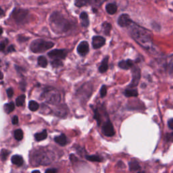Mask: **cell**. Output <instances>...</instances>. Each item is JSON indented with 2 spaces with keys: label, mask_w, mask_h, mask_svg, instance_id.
I'll return each instance as SVG.
<instances>
[{
  "label": "cell",
  "mask_w": 173,
  "mask_h": 173,
  "mask_svg": "<svg viewBox=\"0 0 173 173\" xmlns=\"http://www.w3.org/2000/svg\"><path fill=\"white\" fill-rule=\"evenodd\" d=\"M129 27H131L130 31L133 39L142 47L149 48L151 45V38L149 32L145 29L138 27L133 22Z\"/></svg>",
  "instance_id": "cell-1"
},
{
  "label": "cell",
  "mask_w": 173,
  "mask_h": 173,
  "mask_svg": "<svg viewBox=\"0 0 173 173\" xmlns=\"http://www.w3.org/2000/svg\"><path fill=\"white\" fill-rule=\"evenodd\" d=\"M50 22L52 29L55 31L65 32L70 29V24L62 15L59 12H53L50 18Z\"/></svg>",
  "instance_id": "cell-2"
},
{
  "label": "cell",
  "mask_w": 173,
  "mask_h": 173,
  "mask_svg": "<svg viewBox=\"0 0 173 173\" xmlns=\"http://www.w3.org/2000/svg\"><path fill=\"white\" fill-rule=\"evenodd\" d=\"M54 46V43L43 39H36L31 43L30 48L34 53H42Z\"/></svg>",
  "instance_id": "cell-3"
},
{
  "label": "cell",
  "mask_w": 173,
  "mask_h": 173,
  "mask_svg": "<svg viewBox=\"0 0 173 173\" xmlns=\"http://www.w3.org/2000/svg\"><path fill=\"white\" fill-rule=\"evenodd\" d=\"M43 97L46 102L50 104H53V105L58 104L61 99L60 94L55 89L47 90L43 94Z\"/></svg>",
  "instance_id": "cell-4"
},
{
  "label": "cell",
  "mask_w": 173,
  "mask_h": 173,
  "mask_svg": "<svg viewBox=\"0 0 173 173\" xmlns=\"http://www.w3.org/2000/svg\"><path fill=\"white\" fill-rule=\"evenodd\" d=\"M12 17L14 19L15 22L17 24H24V23L27 22V18L29 16V12L27 10L23 9H17L14 10L13 12H12Z\"/></svg>",
  "instance_id": "cell-5"
},
{
  "label": "cell",
  "mask_w": 173,
  "mask_h": 173,
  "mask_svg": "<svg viewBox=\"0 0 173 173\" xmlns=\"http://www.w3.org/2000/svg\"><path fill=\"white\" fill-rule=\"evenodd\" d=\"M53 160V153L50 152H44L40 153L39 157H37V162L43 165H48Z\"/></svg>",
  "instance_id": "cell-6"
},
{
  "label": "cell",
  "mask_w": 173,
  "mask_h": 173,
  "mask_svg": "<svg viewBox=\"0 0 173 173\" xmlns=\"http://www.w3.org/2000/svg\"><path fill=\"white\" fill-rule=\"evenodd\" d=\"M48 56L53 59H64L67 57V52L65 50H53L48 53Z\"/></svg>",
  "instance_id": "cell-7"
},
{
  "label": "cell",
  "mask_w": 173,
  "mask_h": 173,
  "mask_svg": "<svg viewBox=\"0 0 173 173\" xmlns=\"http://www.w3.org/2000/svg\"><path fill=\"white\" fill-rule=\"evenodd\" d=\"M102 133L104 134V135L106 137H113L115 134V131L114 129V127H113L112 124L111 123L110 120L106 122V123H104V125L102 127Z\"/></svg>",
  "instance_id": "cell-8"
},
{
  "label": "cell",
  "mask_w": 173,
  "mask_h": 173,
  "mask_svg": "<svg viewBox=\"0 0 173 173\" xmlns=\"http://www.w3.org/2000/svg\"><path fill=\"white\" fill-rule=\"evenodd\" d=\"M133 78H132V81L131 84L129 85L130 87H135L138 85L139 82L140 78H141V71L140 69L137 67H135L133 68Z\"/></svg>",
  "instance_id": "cell-9"
},
{
  "label": "cell",
  "mask_w": 173,
  "mask_h": 173,
  "mask_svg": "<svg viewBox=\"0 0 173 173\" xmlns=\"http://www.w3.org/2000/svg\"><path fill=\"white\" fill-rule=\"evenodd\" d=\"M133 22L128 14H124L120 15L118 19V24L121 27H129L130 25Z\"/></svg>",
  "instance_id": "cell-10"
},
{
  "label": "cell",
  "mask_w": 173,
  "mask_h": 173,
  "mask_svg": "<svg viewBox=\"0 0 173 173\" xmlns=\"http://www.w3.org/2000/svg\"><path fill=\"white\" fill-rule=\"evenodd\" d=\"M106 40L104 37L100 36H95L93 37L92 46L94 49H99L105 45Z\"/></svg>",
  "instance_id": "cell-11"
},
{
  "label": "cell",
  "mask_w": 173,
  "mask_h": 173,
  "mask_svg": "<svg viewBox=\"0 0 173 173\" xmlns=\"http://www.w3.org/2000/svg\"><path fill=\"white\" fill-rule=\"evenodd\" d=\"M77 52L81 55H85L89 52V44L87 41H83L78 45Z\"/></svg>",
  "instance_id": "cell-12"
},
{
  "label": "cell",
  "mask_w": 173,
  "mask_h": 173,
  "mask_svg": "<svg viewBox=\"0 0 173 173\" xmlns=\"http://www.w3.org/2000/svg\"><path fill=\"white\" fill-rule=\"evenodd\" d=\"M133 63L131 60H123L119 62L118 66L119 67L123 68V69L125 70H127L131 68L132 67H133Z\"/></svg>",
  "instance_id": "cell-13"
},
{
  "label": "cell",
  "mask_w": 173,
  "mask_h": 173,
  "mask_svg": "<svg viewBox=\"0 0 173 173\" xmlns=\"http://www.w3.org/2000/svg\"><path fill=\"white\" fill-rule=\"evenodd\" d=\"M54 140L57 144H59L60 146H64L67 143V137H66L64 134H62L60 136L55 137Z\"/></svg>",
  "instance_id": "cell-14"
},
{
  "label": "cell",
  "mask_w": 173,
  "mask_h": 173,
  "mask_svg": "<svg viewBox=\"0 0 173 173\" xmlns=\"http://www.w3.org/2000/svg\"><path fill=\"white\" fill-rule=\"evenodd\" d=\"M80 19L81 21V25L83 27H87L89 25V20L88 18V15L86 12H83L80 15Z\"/></svg>",
  "instance_id": "cell-15"
},
{
  "label": "cell",
  "mask_w": 173,
  "mask_h": 173,
  "mask_svg": "<svg viewBox=\"0 0 173 173\" xmlns=\"http://www.w3.org/2000/svg\"><path fill=\"white\" fill-rule=\"evenodd\" d=\"M108 69V57H105L102 62L101 65L99 68V71L101 73H104Z\"/></svg>",
  "instance_id": "cell-16"
},
{
  "label": "cell",
  "mask_w": 173,
  "mask_h": 173,
  "mask_svg": "<svg viewBox=\"0 0 173 173\" xmlns=\"http://www.w3.org/2000/svg\"><path fill=\"white\" fill-rule=\"evenodd\" d=\"M12 162L15 165L18 166H21L23 164V159L20 155H15L12 157Z\"/></svg>",
  "instance_id": "cell-17"
},
{
  "label": "cell",
  "mask_w": 173,
  "mask_h": 173,
  "mask_svg": "<svg viewBox=\"0 0 173 173\" xmlns=\"http://www.w3.org/2000/svg\"><path fill=\"white\" fill-rule=\"evenodd\" d=\"M124 95L127 97H137L138 95V91L134 89H127L124 92Z\"/></svg>",
  "instance_id": "cell-18"
},
{
  "label": "cell",
  "mask_w": 173,
  "mask_h": 173,
  "mask_svg": "<svg viewBox=\"0 0 173 173\" xmlns=\"http://www.w3.org/2000/svg\"><path fill=\"white\" fill-rule=\"evenodd\" d=\"M106 10L108 14H114L117 11V6L114 4H108L106 6Z\"/></svg>",
  "instance_id": "cell-19"
},
{
  "label": "cell",
  "mask_w": 173,
  "mask_h": 173,
  "mask_svg": "<svg viewBox=\"0 0 173 173\" xmlns=\"http://www.w3.org/2000/svg\"><path fill=\"white\" fill-rule=\"evenodd\" d=\"M47 137H48V133H47L46 130H44L41 133L35 134V138L37 141H41L46 139Z\"/></svg>",
  "instance_id": "cell-20"
},
{
  "label": "cell",
  "mask_w": 173,
  "mask_h": 173,
  "mask_svg": "<svg viewBox=\"0 0 173 173\" xmlns=\"http://www.w3.org/2000/svg\"><path fill=\"white\" fill-rule=\"evenodd\" d=\"M4 111L7 113V114H10V113H11L12 111L14 110L15 108V106L14 103H8V104H6L4 105Z\"/></svg>",
  "instance_id": "cell-21"
},
{
  "label": "cell",
  "mask_w": 173,
  "mask_h": 173,
  "mask_svg": "<svg viewBox=\"0 0 173 173\" xmlns=\"http://www.w3.org/2000/svg\"><path fill=\"white\" fill-rule=\"evenodd\" d=\"M48 60H47L44 56H39L38 57V64L41 67L46 68L48 66Z\"/></svg>",
  "instance_id": "cell-22"
},
{
  "label": "cell",
  "mask_w": 173,
  "mask_h": 173,
  "mask_svg": "<svg viewBox=\"0 0 173 173\" xmlns=\"http://www.w3.org/2000/svg\"><path fill=\"white\" fill-rule=\"evenodd\" d=\"M39 108V104L35 101H31L29 104V108L30 110L33 111V112H35L37 111Z\"/></svg>",
  "instance_id": "cell-23"
},
{
  "label": "cell",
  "mask_w": 173,
  "mask_h": 173,
  "mask_svg": "<svg viewBox=\"0 0 173 173\" xmlns=\"http://www.w3.org/2000/svg\"><path fill=\"white\" fill-rule=\"evenodd\" d=\"M129 168L131 170H133V171H134V170H138L140 169L139 164L138 162L136 161H132L131 162H129Z\"/></svg>",
  "instance_id": "cell-24"
},
{
  "label": "cell",
  "mask_w": 173,
  "mask_h": 173,
  "mask_svg": "<svg viewBox=\"0 0 173 173\" xmlns=\"http://www.w3.org/2000/svg\"><path fill=\"white\" fill-rule=\"evenodd\" d=\"M86 159L87 160H89V161H91V162H102V160L101 158L99 156H98V155H87L86 156Z\"/></svg>",
  "instance_id": "cell-25"
},
{
  "label": "cell",
  "mask_w": 173,
  "mask_h": 173,
  "mask_svg": "<svg viewBox=\"0 0 173 173\" xmlns=\"http://www.w3.org/2000/svg\"><path fill=\"white\" fill-rule=\"evenodd\" d=\"M25 98H26V97H25V95H22L19 96V97L17 98L16 100V106L18 107L23 106V104H24L25 102Z\"/></svg>",
  "instance_id": "cell-26"
},
{
  "label": "cell",
  "mask_w": 173,
  "mask_h": 173,
  "mask_svg": "<svg viewBox=\"0 0 173 173\" xmlns=\"http://www.w3.org/2000/svg\"><path fill=\"white\" fill-rule=\"evenodd\" d=\"M14 137L16 140L21 141L23 138V132L21 129H18L14 132Z\"/></svg>",
  "instance_id": "cell-27"
},
{
  "label": "cell",
  "mask_w": 173,
  "mask_h": 173,
  "mask_svg": "<svg viewBox=\"0 0 173 173\" xmlns=\"http://www.w3.org/2000/svg\"><path fill=\"white\" fill-rule=\"evenodd\" d=\"M102 27H103L104 33H105L106 35H108L109 33H110L111 31V29H112V27H111L110 24H109L108 22H104L103 25H102Z\"/></svg>",
  "instance_id": "cell-28"
},
{
  "label": "cell",
  "mask_w": 173,
  "mask_h": 173,
  "mask_svg": "<svg viewBox=\"0 0 173 173\" xmlns=\"http://www.w3.org/2000/svg\"><path fill=\"white\" fill-rule=\"evenodd\" d=\"M87 3H88L87 0H75V2H74L75 6L76 7H78V8L86 6Z\"/></svg>",
  "instance_id": "cell-29"
},
{
  "label": "cell",
  "mask_w": 173,
  "mask_h": 173,
  "mask_svg": "<svg viewBox=\"0 0 173 173\" xmlns=\"http://www.w3.org/2000/svg\"><path fill=\"white\" fill-rule=\"evenodd\" d=\"M10 154V151L6 150V149H2L1 151V160L4 161L7 159V158L8 157V155Z\"/></svg>",
  "instance_id": "cell-30"
},
{
  "label": "cell",
  "mask_w": 173,
  "mask_h": 173,
  "mask_svg": "<svg viewBox=\"0 0 173 173\" xmlns=\"http://www.w3.org/2000/svg\"><path fill=\"white\" fill-rule=\"evenodd\" d=\"M62 64H63L62 62L60 60H59V59H55L54 60H53L52 62V67H55V68L61 67V66H62Z\"/></svg>",
  "instance_id": "cell-31"
},
{
  "label": "cell",
  "mask_w": 173,
  "mask_h": 173,
  "mask_svg": "<svg viewBox=\"0 0 173 173\" xmlns=\"http://www.w3.org/2000/svg\"><path fill=\"white\" fill-rule=\"evenodd\" d=\"M106 94H107V88L105 85H103V86L102 87L101 89H100V96H101V97L103 98L106 95Z\"/></svg>",
  "instance_id": "cell-32"
},
{
  "label": "cell",
  "mask_w": 173,
  "mask_h": 173,
  "mask_svg": "<svg viewBox=\"0 0 173 173\" xmlns=\"http://www.w3.org/2000/svg\"><path fill=\"white\" fill-rule=\"evenodd\" d=\"M94 118L97 121L98 124H99L100 122H101V118H100V114L99 112L97 110H94Z\"/></svg>",
  "instance_id": "cell-33"
},
{
  "label": "cell",
  "mask_w": 173,
  "mask_h": 173,
  "mask_svg": "<svg viewBox=\"0 0 173 173\" xmlns=\"http://www.w3.org/2000/svg\"><path fill=\"white\" fill-rule=\"evenodd\" d=\"M101 0H87V1L89 4H93V5H101L102 2H100Z\"/></svg>",
  "instance_id": "cell-34"
},
{
  "label": "cell",
  "mask_w": 173,
  "mask_h": 173,
  "mask_svg": "<svg viewBox=\"0 0 173 173\" xmlns=\"http://www.w3.org/2000/svg\"><path fill=\"white\" fill-rule=\"evenodd\" d=\"M7 95H8V97L9 98H11L12 97V96L14 95V91L13 89L12 88H9L7 89Z\"/></svg>",
  "instance_id": "cell-35"
},
{
  "label": "cell",
  "mask_w": 173,
  "mask_h": 173,
  "mask_svg": "<svg viewBox=\"0 0 173 173\" xmlns=\"http://www.w3.org/2000/svg\"><path fill=\"white\" fill-rule=\"evenodd\" d=\"M8 42V41H4L1 42V43H0V51H4V49L6 48V43Z\"/></svg>",
  "instance_id": "cell-36"
},
{
  "label": "cell",
  "mask_w": 173,
  "mask_h": 173,
  "mask_svg": "<svg viewBox=\"0 0 173 173\" xmlns=\"http://www.w3.org/2000/svg\"><path fill=\"white\" fill-rule=\"evenodd\" d=\"M12 123L13 125H17L18 123V117L17 116H14L12 118Z\"/></svg>",
  "instance_id": "cell-37"
},
{
  "label": "cell",
  "mask_w": 173,
  "mask_h": 173,
  "mask_svg": "<svg viewBox=\"0 0 173 173\" xmlns=\"http://www.w3.org/2000/svg\"><path fill=\"white\" fill-rule=\"evenodd\" d=\"M168 127H169L170 129L173 130V118L170 119V120H168Z\"/></svg>",
  "instance_id": "cell-38"
},
{
  "label": "cell",
  "mask_w": 173,
  "mask_h": 173,
  "mask_svg": "<svg viewBox=\"0 0 173 173\" xmlns=\"http://www.w3.org/2000/svg\"><path fill=\"white\" fill-rule=\"evenodd\" d=\"M28 39H29V38H27V37H21V36H20L18 38V40L19 42H24V41H27Z\"/></svg>",
  "instance_id": "cell-39"
},
{
  "label": "cell",
  "mask_w": 173,
  "mask_h": 173,
  "mask_svg": "<svg viewBox=\"0 0 173 173\" xmlns=\"http://www.w3.org/2000/svg\"><path fill=\"white\" fill-rule=\"evenodd\" d=\"M57 170L55 169V168H50V169H48L46 170V173H56Z\"/></svg>",
  "instance_id": "cell-40"
},
{
  "label": "cell",
  "mask_w": 173,
  "mask_h": 173,
  "mask_svg": "<svg viewBox=\"0 0 173 173\" xmlns=\"http://www.w3.org/2000/svg\"><path fill=\"white\" fill-rule=\"evenodd\" d=\"M14 51H15V49L14 48V46H10L8 49V52H14Z\"/></svg>",
  "instance_id": "cell-41"
},
{
  "label": "cell",
  "mask_w": 173,
  "mask_h": 173,
  "mask_svg": "<svg viewBox=\"0 0 173 173\" xmlns=\"http://www.w3.org/2000/svg\"><path fill=\"white\" fill-rule=\"evenodd\" d=\"M4 11L1 9V8H0V16H4Z\"/></svg>",
  "instance_id": "cell-42"
},
{
  "label": "cell",
  "mask_w": 173,
  "mask_h": 173,
  "mask_svg": "<svg viewBox=\"0 0 173 173\" xmlns=\"http://www.w3.org/2000/svg\"><path fill=\"white\" fill-rule=\"evenodd\" d=\"M3 78H4V74L1 71H0V79H2Z\"/></svg>",
  "instance_id": "cell-43"
},
{
  "label": "cell",
  "mask_w": 173,
  "mask_h": 173,
  "mask_svg": "<svg viewBox=\"0 0 173 173\" xmlns=\"http://www.w3.org/2000/svg\"><path fill=\"white\" fill-rule=\"evenodd\" d=\"M170 71L172 72H173V63L171 65H170Z\"/></svg>",
  "instance_id": "cell-44"
},
{
  "label": "cell",
  "mask_w": 173,
  "mask_h": 173,
  "mask_svg": "<svg viewBox=\"0 0 173 173\" xmlns=\"http://www.w3.org/2000/svg\"><path fill=\"white\" fill-rule=\"evenodd\" d=\"M32 173H41L39 170H34Z\"/></svg>",
  "instance_id": "cell-45"
},
{
  "label": "cell",
  "mask_w": 173,
  "mask_h": 173,
  "mask_svg": "<svg viewBox=\"0 0 173 173\" xmlns=\"http://www.w3.org/2000/svg\"><path fill=\"white\" fill-rule=\"evenodd\" d=\"M2 33H3V29H2V28L0 27V35H1Z\"/></svg>",
  "instance_id": "cell-46"
},
{
  "label": "cell",
  "mask_w": 173,
  "mask_h": 173,
  "mask_svg": "<svg viewBox=\"0 0 173 173\" xmlns=\"http://www.w3.org/2000/svg\"><path fill=\"white\" fill-rule=\"evenodd\" d=\"M139 173H143V172H139Z\"/></svg>",
  "instance_id": "cell-47"
}]
</instances>
